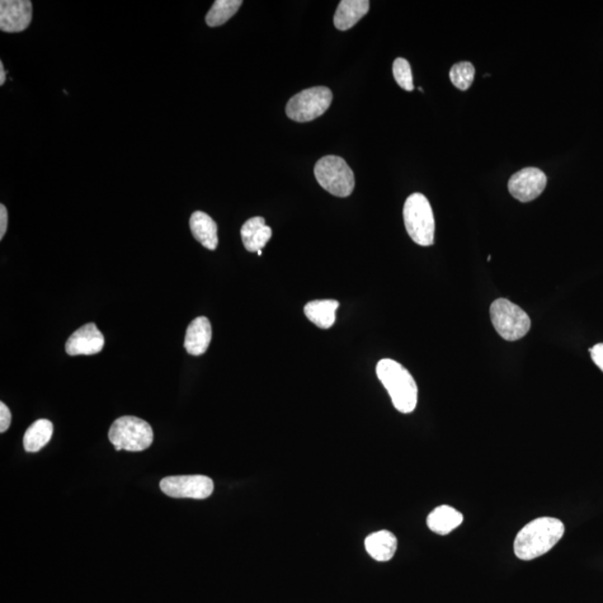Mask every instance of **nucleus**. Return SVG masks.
<instances>
[{"label":"nucleus","mask_w":603,"mask_h":603,"mask_svg":"<svg viewBox=\"0 0 603 603\" xmlns=\"http://www.w3.org/2000/svg\"><path fill=\"white\" fill-rule=\"evenodd\" d=\"M105 337L94 323L83 325L69 338L65 350L70 357L93 356L105 347Z\"/></svg>","instance_id":"nucleus-11"},{"label":"nucleus","mask_w":603,"mask_h":603,"mask_svg":"<svg viewBox=\"0 0 603 603\" xmlns=\"http://www.w3.org/2000/svg\"><path fill=\"white\" fill-rule=\"evenodd\" d=\"M190 230L192 235L202 246L215 251L218 246V227L209 215L196 211L190 217Z\"/></svg>","instance_id":"nucleus-15"},{"label":"nucleus","mask_w":603,"mask_h":603,"mask_svg":"<svg viewBox=\"0 0 603 603\" xmlns=\"http://www.w3.org/2000/svg\"><path fill=\"white\" fill-rule=\"evenodd\" d=\"M464 521V515L449 506H438L427 517V525L433 533L450 534Z\"/></svg>","instance_id":"nucleus-17"},{"label":"nucleus","mask_w":603,"mask_h":603,"mask_svg":"<svg viewBox=\"0 0 603 603\" xmlns=\"http://www.w3.org/2000/svg\"><path fill=\"white\" fill-rule=\"evenodd\" d=\"M333 94L325 87L306 88L291 98L286 115L295 122H310L324 115L331 106Z\"/></svg>","instance_id":"nucleus-7"},{"label":"nucleus","mask_w":603,"mask_h":603,"mask_svg":"<svg viewBox=\"0 0 603 603\" xmlns=\"http://www.w3.org/2000/svg\"><path fill=\"white\" fill-rule=\"evenodd\" d=\"M108 440L116 450L143 451L153 444V431L143 419L125 416L112 423Z\"/></svg>","instance_id":"nucleus-5"},{"label":"nucleus","mask_w":603,"mask_h":603,"mask_svg":"<svg viewBox=\"0 0 603 603\" xmlns=\"http://www.w3.org/2000/svg\"><path fill=\"white\" fill-rule=\"evenodd\" d=\"M32 18L30 0H2L0 2V30L21 32L27 30Z\"/></svg>","instance_id":"nucleus-10"},{"label":"nucleus","mask_w":603,"mask_h":603,"mask_svg":"<svg viewBox=\"0 0 603 603\" xmlns=\"http://www.w3.org/2000/svg\"><path fill=\"white\" fill-rule=\"evenodd\" d=\"M564 531V524L558 518H536L518 532L515 541L516 557L523 561L542 557L563 538Z\"/></svg>","instance_id":"nucleus-1"},{"label":"nucleus","mask_w":603,"mask_h":603,"mask_svg":"<svg viewBox=\"0 0 603 603\" xmlns=\"http://www.w3.org/2000/svg\"><path fill=\"white\" fill-rule=\"evenodd\" d=\"M5 81H6V72H5L3 62H0V86H4Z\"/></svg>","instance_id":"nucleus-26"},{"label":"nucleus","mask_w":603,"mask_h":603,"mask_svg":"<svg viewBox=\"0 0 603 603\" xmlns=\"http://www.w3.org/2000/svg\"><path fill=\"white\" fill-rule=\"evenodd\" d=\"M53 423L47 419L32 423L23 436V449L28 452H36L49 444L53 435Z\"/></svg>","instance_id":"nucleus-19"},{"label":"nucleus","mask_w":603,"mask_h":603,"mask_svg":"<svg viewBox=\"0 0 603 603\" xmlns=\"http://www.w3.org/2000/svg\"><path fill=\"white\" fill-rule=\"evenodd\" d=\"M366 552L379 562H387L394 558L397 551L398 540L390 531H379L372 533L365 542Z\"/></svg>","instance_id":"nucleus-14"},{"label":"nucleus","mask_w":603,"mask_h":603,"mask_svg":"<svg viewBox=\"0 0 603 603\" xmlns=\"http://www.w3.org/2000/svg\"><path fill=\"white\" fill-rule=\"evenodd\" d=\"M242 5V0H217L207 14V25L210 27L224 25L238 12Z\"/></svg>","instance_id":"nucleus-20"},{"label":"nucleus","mask_w":603,"mask_h":603,"mask_svg":"<svg viewBox=\"0 0 603 603\" xmlns=\"http://www.w3.org/2000/svg\"><path fill=\"white\" fill-rule=\"evenodd\" d=\"M450 81L457 88L466 91L472 86L475 78V68L472 63L460 62L452 66L450 73Z\"/></svg>","instance_id":"nucleus-21"},{"label":"nucleus","mask_w":603,"mask_h":603,"mask_svg":"<svg viewBox=\"0 0 603 603\" xmlns=\"http://www.w3.org/2000/svg\"><path fill=\"white\" fill-rule=\"evenodd\" d=\"M8 226V213L5 205H0V239H3L6 234Z\"/></svg>","instance_id":"nucleus-25"},{"label":"nucleus","mask_w":603,"mask_h":603,"mask_svg":"<svg viewBox=\"0 0 603 603\" xmlns=\"http://www.w3.org/2000/svg\"><path fill=\"white\" fill-rule=\"evenodd\" d=\"M404 220L410 238L421 246H431L435 242V217L427 198L413 194L404 207Z\"/></svg>","instance_id":"nucleus-3"},{"label":"nucleus","mask_w":603,"mask_h":603,"mask_svg":"<svg viewBox=\"0 0 603 603\" xmlns=\"http://www.w3.org/2000/svg\"><path fill=\"white\" fill-rule=\"evenodd\" d=\"M160 488L174 498L205 499L213 494L214 482L204 475L171 476L160 482Z\"/></svg>","instance_id":"nucleus-8"},{"label":"nucleus","mask_w":603,"mask_h":603,"mask_svg":"<svg viewBox=\"0 0 603 603\" xmlns=\"http://www.w3.org/2000/svg\"><path fill=\"white\" fill-rule=\"evenodd\" d=\"M546 182L548 178L540 169L525 168L513 174L508 181V190L518 201L530 202L544 191Z\"/></svg>","instance_id":"nucleus-9"},{"label":"nucleus","mask_w":603,"mask_h":603,"mask_svg":"<svg viewBox=\"0 0 603 603\" xmlns=\"http://www.w3.org/2000/svg\"><path fill=\"white\" fill-rule=\"evenodd\" d=\"M213 329L209 320L199 317L194 320L187 329L185 348L191 356H201L209 350Z\"/></svg>","instance_id":"nucleus-12"},{"label":"nucleus","mask_w":603,"mask_h":603,"mask_svg":"<svg viewBox=\"0 0 603 603\" xmlns=\"http://www.w3.org/2000/svg\"><path fill=\"white\" fill-rule=\"evenodd\" d=\"M492 323L496 332L506 341L524 338L531 329V319L524 310L506 299H497L491 305Z\"/></svg>","instance_id":"nucleus-6"},{"label":"nucleus","mask_w":603,"mask_h":603,"mask_svg":"<svg viewBox=\"0 0 603 603\" xmlns=\"http://www.w3.org/2000/svg\"><path fill=\"white\" fill-rule=\"evenodd\" d=\"M367 0H342L334 15V26L339 31H348L369 12Z\"/></svg>","instance_id":"nucleus-16"},{"label":"nucleus","mask_w":603,"mask_h":603,"mask_svg":"<svg viewBox=\"0 0 603 603\" xmlns=\"http://www.w3.org/2000/svg\"><path fill=\"white\" fill-rule=\"evenodd\" d=\"M12 413L6 404H0V431L5 432L11 426Z\"/></svg>","instance_id":"nucleus-23"},{"label":"nucleus","mask_w":603,"mask_h":603,"mask_svg":"<svg viewBox=\"0 0 603 603\" xmlns=\"http://www.w3.org/2000/svg\"><path fill=\"white\" fill-rule=\"evenodd\" d=\"M336 300H318L305 305L304 314L311 322L321 329H329L336 323V313L339 309Z\"/></svg>","instance_id":"nucleus-18"},{"label":"nucleus","mask_w":603,"mask_h":603,"mask_svg":"<svg viewBox=\"0 0 603 603\" xmlns=\"http://www.w3.org/2000/svg\"><path fill=\"white\" fill-rule=\"evenodd\" d=\"M376 376L387 389L395 409L402 413H413L417 407L418 387L413 376L397 361L384 359L376 365Z\"/></svg>","instance_id":"nucleus-2"},{"label":"nucleus","mask_w":603,"mask_h":603,"mask_svg":"<svg viewBox=\"0 0 603 603\" xmlns=\"http://www.w3.org/2000/svg\"><path fill=\"white\" fill-rule=\"evenodd\" d=\"M589 351H590L593 362H595L596 366L603 372V343L596 345Z\"/></svg>","instance_id":"nucleus-24"},{"label":"nucleus","mask_w":603,"mask_h":603,"mask_svg":"<svg viewBox=\"0 0 603 603\" xmlns=\"http://www.w3.org/2000/svg\"><path fill=\"white\" fill-rule=\"evenodd\" d=\"M393 72L395 82L398 86L406 91H413V81L412 68L407 60L403 58L395 59L393 66Z\"/></svg>","instance_id":"nucleus-22"},{"label":"nucleus","mask_w":603,"mask_h":603,"mask_svg":"<svg viewBox=\"0 0 603 603\" xmlns=\"http://www.w3.org/2000/svg\"><path fill=\"white\" fill-rule=\"evenodd\" d=\"M240 235L245 248L248 252L256 253L266 246L272 237V229L268 227L263 217H253L243 225Z\"/></svg>","instance_id":"nucleus-13"},{"label":"nucleus","mask_w":603,"mask_h":603,"mask_svg":"<svg viewBox=\"0 0 603 603\" xmlns=\"http://www.w3.org/2000/svg\"><path fill=\"white\" fill-rule=\"evenodd\" d=\"M319 185L329 194L340 198L350 196L355 190V173L345 159L338 155H325L314 168Z\"/></svg>","instance_id":"nucleus-4"}]
</instances>
